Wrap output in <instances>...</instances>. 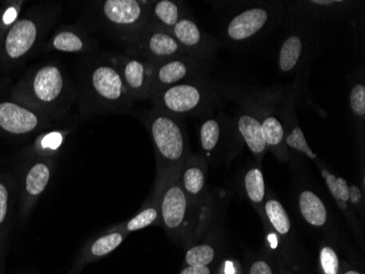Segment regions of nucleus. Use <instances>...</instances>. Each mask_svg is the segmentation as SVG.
Listing matches in <instances>:
<instances>
[{
	"mask_svg": "<svg viewBox=\"0 0 365 274\" xmlns=\"http://www.w3.org/2000/svg\"><path fill=\"white\" fill-rule=\"evenodd\" d=\"M77 102L84 116L127 114L134 106L120 72L106 55L91 58L82 66Z\"/></svg>",
	"mask_w": 365,
	"mask_h": 274,
	"instance_id": "1",
	"label": "nucleus"
},
{
	"mask_svg": "<svg viewBox=\"0 0 365 274\" xmlns=\"http://www.w3.org/2000/svg\"><path fill=\"white\" fill-rule=\"evenodd\" d=\"M30 92L32 102L40 104L44 116L50 119H64L78 100V90L60 64H45L38 68L30 82Z\"/></svg>",
	"mask_w": 365,
	"mask_h": 274,
	"instance_id": "2",
	"label": "nucleus"
},
{
	"mask_svg": "<svg viewBox=\"0 0 365 274\" xmlns=\"http://www.w3.org/2000/svg\"><path fill=\"white\" fill-rule=\"evenodd\" d=\"M217 99L213 87L203 78L165 88L149 100L152 109L183 119L207 116Z\"/></svg>",
	"mask_w": 365,
	"mask_h": 274,
	"instance_id": "3",
	"label": "nucleus"
},
{
	"mask_svg": "<svg viewBox=\"0 0 365 274\" xmlns=\"http://www.w3.org/2000/svg\"><path fill=\"white\" fill-rule=\"evenodd\" d=\"M143 122L162 166L167 171H176L189 155V134L183 119L152 109Z\"/></svg>",
	"mask_w": 365,
	"mask_h": 274,
	"instance_id": "4",
	"label": "nucleus"
},
{
	"mask_svg": "<svg viewBox=\"0 0 365 274\" xmlns=\"http://www.w3.org/2000/svg\"><path fill=\"white\" fill-rule=\"evenodd\" d=\"M91 4L94 23L126 43L146 27L150 1L141 0H103Z\"/></svg>",
	"mask_w": 365,
	"mask_h": 274,
	"instance_id": "5",
	"label": "nucleus"
},
{
	"mask_svg": "<svg viewBox=\"0 0 365 274\" xmlns=\"http://www.w3.org/2000/svg\"><path fill=\"white\" fill-rule=\"evenodd\" d=\"M62 3H52L41 18H23L13 22L4 42V52L10 60L27 56L41 36L53 27L62 13Z\"/></svg>",
	"mask_w": 365,
	"mask_h": 274,
	"instance_id": "6",
	"label": "nucleus"
},
{
	"mask_svg": "<svg viewBox=\"0 0 365 274\" xmlns=\"http://www.w3.org/2000/svg\"><path fill=\"white\" fill-rule=\"evenodd\" d=\"M281 13L280 5L276 4H262L245 8L228 21L223 31L225 40L235 45L253 41L263 35L266 30L271 29Z\"/></svg>",
	"mask_w": 365,
	"mask_h": 274,
	"instance_id": "7",
	"label": "nucleus"
},
{
	"mask_svg": "<svg viewBox=\"0 0 365 274\" xmlns=\"http://www.w3.org/2000/svg\"><path fill=\"white\" fill-rule=\"evenodd\" d=\"M125 45V54L141 58L153 65L176 56L186 55L171 32L151 26H146L135 34Z\"/></svg>",
	"mask_w": 365,
	"mask_h": 274,
	"instance_id": "8",
	"label": "nucleus"
},
{
	"mask_svg": "<svg viewBox=\"0 0 365 274\" xmlns=\"http://www.w3.org/2000/svg\"><path fill=\"white\" fill-rule=\"evenodd\" d=\"M106 57L120 72L134 102L149 100L155 65L128 54H106Z\"/></svg>",
	"mask_w": 365,
	"mask_h": 274,
	"instance_id": "9",
	"label": "nucleus"
},
{
	"mask_svg": "<svg viewBox=\"0 0 365 274\" xmlns=\"http://www.w3.org/2000/svg\"><path fill=\"white\" fill-rule=\"evenodd\" d=\"M203 78H206V62L189 55L169 58L155 66L150 97L174 84Z\"/></svg>",
	"mask_w": 365,
	"mask_h": 274,
	"instance_id": "10",
	"label": "nucleus"
},
{
	"mask_svg": "<svg viewBox=\"0 0 365 274\" xmlns=\"http://www.w3.org/2000/svg\"><path fill=\"white\" fill-rule=\"evenodd\" d=\"M169 32L179 42L186 55L191 57L207 62L217 51L218 42L208 35L189 15L181 18Z\"/></svg>",
	"mask_w": 365,
	"mask_h": 274,
	"instance_id": "11",
	"label": "nucleus"
},
{
	"mask_svg": "<svg viewBox=\"0 0 365 274\" xmlns=\"http://www.w3.org/2000/svg\"><path fill=\"white\" fill-rule=\"evenodd\" d=\"M47 48L60 53L91 54L96 50V42L82 24H67L56 30Z\"/></svg>",
	"mask_w": 365,
	"mask_h": 274,
	"instance_id": "12",
	"label": "nucleus"
},
{
	"mask_svg": "<svg viewBox=\"0 0 365 274\" xmlns=\"http://www.w3.org/2000/svg\"><path fill=\"white\" fill-rule=\"evenodd\" d=\"M235 128L252 154L256 157H263L267 150V145L264 138L259 110L256 102H246L242 106L237 114Z\"/></svg>",
	"mask_w": 365,
	"mask_h": 274,
	"instance_id": "13",
	"label": "nucleus"
},
{
	"mask_svg": "<svg viewBox=\"0 0 365 274\" xmlns=\"http://www.w3.org/2000/svg\"><path fill=\"white\" fill-rule=\"evenodd\" d=\"M310 36L303 30H293L284 38L278 51L277 63L280 72L291 75L306 62L310 56Z\"/></svg>",
	"mask_w": 365,
	"mask_h": 274,
	"instance_id": "14",
	"label": "nucleus"
},
{
	"mask_svg": "<svg viewBox=\"0 0 365 274\" xmlns=\"http://www.w3.org/2000/svg\"><path fill=\"white\" fill-rule=\"evenodd\" d=\"M189 211V199L181 185L173 182L165 187L161 195L160 217L169 231H179L185 226Z\"/></svg>",
	"mask_w": 365,
	"mask_h": 274,
	"instance_id": "15",
	"label": "nucleus"
},
{
	"mask_svg": "<svg viewBox=\"0 0 365 274\" xmlns=\"http://www.w3.org/2000/svg\"><path fill=\"white\" fill-rule=\"evenodd\" d=\"M42 118L47 116H40L15 102H0V128L9 134H30L41 126Z\"/></svg>",
	"mask_w": 365,
	"mask_h": 274,
	"instance_id": "16",
	"label": "nucleus"
},
{
	"mask_svg": "<svg viewBox=\"0 0 365 274\" xmlns=\"http://www.w3.org/2000/svg\"><path fill=\"white\" fill-rule=\"evenodd\" d=\"M257 104L267 149L269 148L275 153L279 158L286 156L288 147L286 145V130L282 120V111L277 114V110L274 106Z\"/></svg>",
	"mask_w": 365,
	"mask_h": 274,
	"instance_id": "17",
	"label": "nucleus"
},
{
	"mask_svg": "<svg viewBox=\"0 0 365 274\" xmlns=\"http://www.w3.org/2000/svg\"><path fill=\"white\" fill-rule=\"evenodd\" d=\"M186 15H189V12L179 1L155 0L150 1L149 5L147 26L171 31L177 22Z\"/></svg>",
	"mask_w": 365,
	"mask_h": 274,
	"instance_id": "18",
	"label": "nucleus"
},
{
	"mask_svg": "<svg viewBox=\"0 0 365 274\" xmlns=\"http://www.w3.org/2000/svg\"><path fill=\"white\" fill-rule=\"evenodd\" d=\"M225 135H228V126L219 116L208 114L199 126V142L206 154H211L220 146Z\"/></svg>",
	"mask_w": 365,
	"mask_h": 274,
	"instance_id": "19",
	"label": "nucleus"
},
{
	"mask_svg": "<svg viewBox=\"0 0 365 274\" xmlns=\"http://www.w3.org/2000/svg\"><path fill=\"white\" fill-rule=\"evenodd\" d=\"M298 207L303 219L312 226L322 227L327 223L328 213L322 199L310 190L298 197Z\"/></svg>",
	"mask_w": 365,
	"mask_h": 274,
	"instance_id": "20",
	"label": "nucleus"
},
{
	"mask_svg": "<svg viewBox=\"0 0 365 274\" xmlns=\"http://www.w3.org/2000/svg\"><path fill=\"white\" fill-rule=\"evenodd\" d=\"M349 109L354 126L363 135L365 126V82L363 77L351 84L349 90Z\"/></svg>",
	"mask_w": 365,
	"mask_h": 274,
	"instance_id": "21",
	"label": "nucleus"
},
{
	"mask_svg": "<svg viewBox=\"0 0 365 274\" xmlns=\"http://www.w3.org/2000/svg\"><path fill=\"white\" fill-rule=\"evenodd\" d=\"M181 189L184 190L189 199L198 197L205 189V170L191 158L189 166L181 172Z\"/></svg>",
	"mask_w": 365,
	"mask_h": 274,
	"instance_id": "22",
	"label": "nucleus"
},
{
	"mask_svg": "<svg viewBox=\"0 0 365 274\" xmlns=\"http://www.w3.org/2000/svg\"><path fill=\"white\" fill-rule=\"evenodd\" d=\"M350 4L347 1H304L296 4L294 8L300 15L325 17L342 12L346 8L350 7Z\"/></svg>",
	"mask_w": 365,
	"mask_h": 274,
	"instance_id": "23",
	"label": "nucleus"
},
{
	"mask_svg": "<svg viewBox=\"0 0 365 274\" xmlns=\"http://www.w3.org/2000/svg\"><path fill=\"white\" fill-rule=\"evenodd\" d=\"M265 213L268 221L278 234L280 235L289 234V231H291V221H290L289 215L279 201L275 200V199L268 200L265 203Z\"/></svg>",
	"mask_w": 365,
	"mask_h": 274,
	"instance_id": "24",
	"label": "nucleus"
},
{
	"mask_svg": "<svg viewBox=\"0 0 365 274\" xmlns=\"http://www.w3.org/2000/svg\"><path fill=\"white\" fill-rule=\"evenodd\" d=\"M50 178V169L47 165L44 164V163H38V164L34 165L30 169L27 179H26L27 192L32 197H38V195L41 194L47 187Z\"/></svg>",
	"mask_w": 365,
	"mask_h": 274,
	"instance_id": "25",
	"label": "nucleus"
},
{
	"mask_svg": "<svg viewBox=\"0 0 365 274\" xmlns=\"http://www.w3.org/2000/svg\"><path fill=\"white\" fill-rule=\"evenodd\" d=\"M246 194L249 200L255 204L263 203L266 195L265 180H264L263 172L259 168L249 169L244 179Z\"/></svg>",
	"mask_w": 365,
	"mask_h": 274,
	"instance_id": "26",
	"label": "nucleus"
},
{
	"mask_svg": "<svg viewBox=\"0 0 365 274\" xmlns=\"http://www.w3.org/2000/svg\"><path fill=\"white\" fill-rule=\"evenodd\" d=\"M322 175L324 177L327 187L332 192V197L336 199L337 202L339 203L342 209H346L347 203L350 201L349 199V191L350 187L344 179L336 178L332 173L328 172L326 169H322Z\"/></svg>",
	"mask_w": 365,
	"mask_h": 274,
	"instance_id": "27",
	"label": "nucleus"
},
{
	"mask_svg": "<svg viewBox=\"0 0 365 274\" xmlns=\"http://www.w3.org/2000/svg\"><path fill=\"white\" fill-rule=\"evenodd\" d=\"M123 241H124V235L120 231L106 234L92 243L91 253L94 257H103V256L114 251L123 243Z\"/></svg>",
	"mask_w": 365,
	"mask_h": 274,
	"instance_id": "28",
	"label": "nucleus"
},
{
	"mask_svg": "<svg viewBox=\"0 0 365 274\" xmlns=\"http://www.w3.org/2000/svg\"><path fill=\"white\" fill-rule=\"evenodd\" d=\"M215 249L210 245H198L191 248L186 253V263L191 267H207L213 263Z\"/></svg>",
	"mask_w": 365,
	"mask_h": 274,
	"instance_id": "29",
	"label": "nucleus"
},
{
	"mask_svg": "<svg viewBox=\"0 0 365 274\" xmlns=\"http://www.w3.org/2000/svg\"><path fill=\"white\" fill-rule=\"evenodd\" d=\"M159 215H160V211L157 207H146L140 213H138L136 217L129 219L125 224V229L127 231H139V229H146V227L150 226L153 223L158 221Z\"/></svg>",
	"mask_w": 365,
	"mask_h": 274,
	"instance_id": "30",
	"label": "nucleus"
},
{
	"mask_svg": "<svg viewBox=\"0 0 365 274\" xmlns=\"http://www.w3.org/2000/svg\"><path fill=\"white\" fill-rule=\"evenodd\" d=\"M320 263H322V270L326 274H337L338 272V257L334 249L330 247H324L320 251Z\"/></svg>",
	"mask_w": 365,
	"mask_h": 274,
	"instance_id": "31",
	"label": "nucleus"
},
{
	"mask_svg": "<svg viewBox=\"0 0 365 274\" xmlns=\"http://www.w3.org/2000/svg\"><path fill=\"white\" fill-rule=\"evenodd\" d=\"M8 200H9V194H8L7 188L3 183H0V224H3L7 217Z\"/></svg>",
	"mask_w": 365,
	"mask_h": 274,
	"instance_id": "32",
	"label": "nucleus"
},
{
	"mask_svg": "<svg viewBox=\"0 0 365 274\" xmlns=\"http://www.w3.org/2000/svg\"><path fill=\"white\" fill-rule=\"evenodd\" d=\"M62 143V136L60 133H50L44 137L42 145L44 148L57 149Z\"/></svg>",
	"mask_w": 365,
	"mask_h": 274,
	"instance_id": "33",
	"label": "nucleus"
},
{
	"mask_svg": "<svg viewBox=\"0 0 365 274\" xmlns=\"http://www.w3.org/2000/svg\"><path fill=\"white\" fill-rule=\"evenodd\" d=\"M251 274H272V272L265 261H257L252 265Z\"/></svg>",
	"mask_w": 365,
	"mask_h": 274,
	"instance_id": "34",
	"label": "nucleus"
},
{
	"mask_svg": "<svg viewBox=\"0 0 365 274\" xmlns=\"http://www.w3.org/2000/svg\"><path fill=\"white\" fill-rule=\"evenodd\" d=\"M181 274H210V270L207 267H191L183 270Z\"/></svg>",
	"mask_w": 365,
	"mask_h": 274,
	"instance_id": "35",
	"label": "nucleus"
},
{
	"mask_svg": "<svg viewBox=\"0 0 365 274\" xmlns=\"http://www.w3.org/2000/svg\"><path fill=\"white\" fill-rule=\"evenodd\" d=\"M349 199L352 204L356 205L360 203L361 201V192L359 188L352 185L350 187V191H349Z\"/></svg>",
	"mask_w": 365,
	"mask_h": 274,
	"instance_id": "36",
	"label": "nucleus"
},
{
	"mask_svg": "<svg viewBox=\"0 0 365 274\" xmlns=\"http://www.w3.org/2000/svg\"><path fill=\"white\" fill-rule=\"evenodd\" d=\"M346 274H360V273H359V272H356V271H349V272H347Z\"/></svg>",
	"mask_w": 365,
	"mask_h": 274,
	"instance_id": "37",
	"label": "nucleus"
}]
</instances>
